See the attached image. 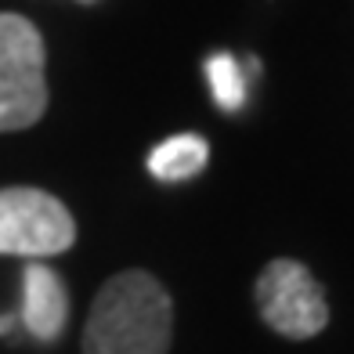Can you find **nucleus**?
<instances>
[{
  "label": "nucleus",
  "mask_w": 354,
  "mask_h": 354,
  "mask_svg": "<svg viewBox=\"0 0 354 354\" xmlns=\"http://www.w3.org/2000/svg\"><path fill=\"white\" fill-rule=\"evenodd\" d=\"M206 76H210V87H214V98L224 112H235L246 98V80L239 73V62L232 55H214L206 62Z\"/></svg>",
  "instance_id": "nucleus-7"
},
{
  "label": "nucleus",
  "mask_w": 354,
  "mask_h": 354,
  "mask_svg": "<svg viewBox=\"0 0 354 354\" xmlns=\"http://www.w3.org/2000/svg\"><path fill=\"white\" fill-rule=\"evenodd\" d=\"M76 243V221L66 203L44 188H0V257L66 253Z\"/></svg>",
  "instance_id": "nucleus-3"
},
{
  "label": "nucleus",
  "mask_w": 354,
  "mask_h": 354,
  "mask_svg": "<svg viewBox=\"0 0 354 354\" xmlns=\"http://www.w3.org/2000/svg\"><path fill=\"white\" fill-rule=\"evenodd\" d=\"M22 322L37 340L51 344L62 336L69 322V293L58 271H51L40 261L26 264L22 275Z\"/></svg>",
  "instance_id": "nucleus-5"
},
{
  "label": "nucleus",
  "mask_w": 354,
  "mask_h": 354,
  "mask_svg": "<svg viewBox=\"0 0 354 354\" xmlns=\"http://www.w3.org/2000/svg\"><path fill=\"white\" fill-rule=\"evenodd\" d=\"M47 47L40 29L0 11V134L26 131L47 112Z\"/></svg>",
  "instance_id": "nucleus-2"
},
{
  "label": "nucleus",
  "mask_w": 354,
  "mask_h": 354,
  "mask_svg": "<svg viewBox=\"0 0 354 354\" xmlns=\"http://www.w3.org/2000/svg\"><path fill=\"white\" fill-rule=\"evenodd\" d=\"M206 159H210V145L199 134H177L167 138L159 149L149 156V170L159 181H188V177L203 174Z\"/></svg>",
  "instance_id": "nucleus-6"
},
{
  "label": "nucleus",
  "mask_w": 354,
  "mask_h": 354,
  "mask_svg": "<svg viewBox=\"0 0 354 354\" xmlns=\"http://www.w3.org/2000/svg\"><path fill=\"white\" fill-rule=\"evenodd\" d=\"M257 311L264 326L286 340H311L329 326V304L322 282L308 264L293 257H279L257 275Z\"/></svg>",
  "instance_id": "nucleus-4"
},
{
  "label": "nucleus",
  "mask_w": 354,
  "mask_h": 354,
  "mask_svg": "<svg viewBox=\"0 0 354 354\" xmlns=\"http://www.w3.org/2000/svg\"><path fill=\"white\" fill-rule=\"evenodd\" d=\"M174 300L149 271L112 275L91 304L84 354H170Z\"/></svg>",
  "instance_id": "nucleus-1"
}]
</instances>
